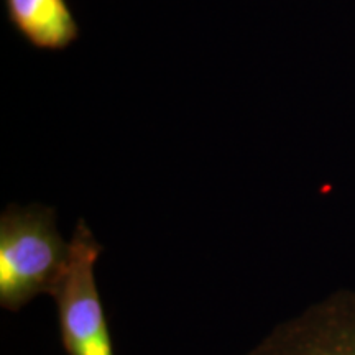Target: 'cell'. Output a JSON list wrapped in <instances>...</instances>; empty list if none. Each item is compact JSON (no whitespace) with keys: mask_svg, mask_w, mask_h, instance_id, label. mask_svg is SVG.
I'll return each instance as SVG.
<instances>
[{"mask_svg":"<svg viewBox=\"0 0 355 355\" xmlns=\"http://www.w3.org/2000/svg\"><path fill=\"white\" fill-rule=\"evenodd\" d=\"M69 242L56 212L42 204H10L0 216V304L19 311L38 295L55 296L69 263Z\"/></svg>","mask_w":355,"mask_h":355,"instance_id":"obj_1","label":"cell"},{"mask_svg":"<svg viewBox=\"0 0 355 355\" xmlns=\"http://www.w3.org/2000/svg\"><path fill=\"white\" fill-rule=\"evenodd\" d=\"M69 248L68 270L53 296L61 343L68 355H115L94 277L102 245L83 219L74 227Z\"/></svg>","mask_w":355,"mask_h":355,"instance_id":"obj_2","label":"cell"},{"mask_svg":"<svg viewBox=\"0 0 355 355\" xmlns=\"http://www.w3.org/2000/svg\"><path fill=\"white\" fill-rule=\"evenodd\" d=\"M247 355H355V291L332 293L309 306Z\"/></svg>","mask_w":355,"mask_h":355,"instance_id":"obj_3","label":"cell"},{"mask_svg":"<svg viewBox=\"0 0 355 355\" xmlns=\"http://www.w3.org/2000/svg\"><path fill=\"white\" fill-rule=\"evenodd\" d=\"M12 30L40 51H64L81 37L68 0H2Z\"/></svg>","mask_w":355,"mask_h":355,"instance_id":"obj_4","label":"cell"}]
</instances>
